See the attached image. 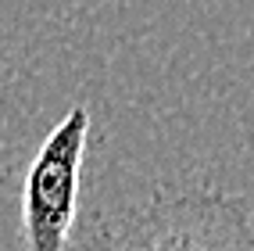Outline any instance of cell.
Here are the masks:
<instances>
[{
	"label": "cell",
	"instance_id": "cell-1",
	"mask_svg": "<svg viewBox=\"0 0 254 251\" xmlns=\"http://www.w3.org/2000/svg\"><path fill=\"white\" fill-rule=\"evenodd\" d=\"M79 251H254V205L208 183L154 190L97 219Z\"/></svg>",
	"mask_w": 254,
	"mask_h": 251
},
{
	"label": "cell",
	"instance_id": "cell-2",
	"mask_svg": "<svg viewBox=\"0 0 254 251\" xmlns=\"http://www.w3.org/2000/svg\"><path fill=\"white\" fill-rule=\"evenodd\" d=\"M90 140V108L72 104L36 147L22 179V248L25 251H68L79 212V176Z\"/></svg>",
	"mask_w": 254,
	"mask_h": 251
}]
</instances>
